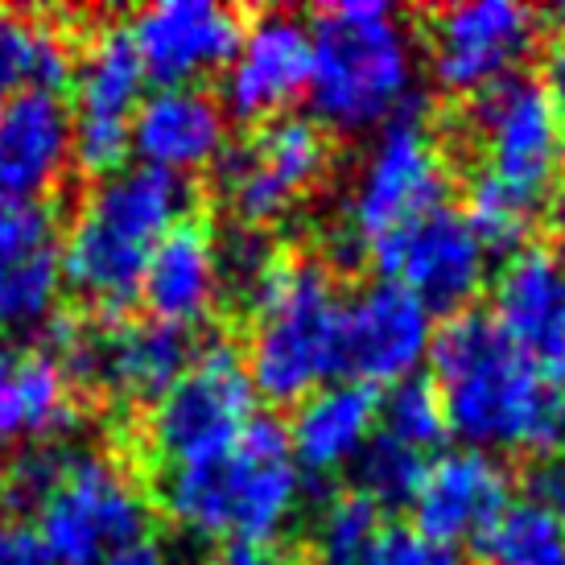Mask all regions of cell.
<instances>
[{"label": "cell", "instance_id": "cell-1", "mask_svg": "<svg viewBox=\"0 0 565 565\" xmlns=\"http://www.w3.org/2000/svg\"><path fill=\"white\" fill-rule=\"evenodd\" d=\"M434 384L467 450L536 455L565 441V388L500 334L491 315L462 310L434 334Z\"/></svg>", "mask_w": 565, "mask_h": 565}, {"label": "cell", "instance_id": "cell-2", "mask_svg": "<svg viewBox=\"0 0 565 565\" xmlns=\"http://www.w3.org/2000/svg\"><path fill=\"white\" fill-rule=\"evenodd\" d=\"M301 471L289 450V429L277 417H252L227 455L194 467H170L161 479V508L186 536L273 545L298 516Z\"/></svg>", "mask_w": 565, "mask_h": 565}, {"label": "cell", "instance_id": "cell-3", "mask_svg": "<svg viewBox=\"0 0 565 565\" xmlns=\"http://www.w3.org/2000/svg\"><path fill=\"white\" fill-rule=\"evenodd\" d=\"M182 178L125 166L83 194L63 232V281L104 315H125L141 298L145 265L161 236L186 220Z\"/></svg>", "mask_w": 565, "mask_h": 565}, {"label": "cell", "instance_id": "cell-4", "mask_svg": "<svg viewBox=\"0 0 565 565\" xmlns=\"http://www.w3.org/2000/svg\"><path fill=\"white\" fill-rule=\"evenodd\" d=\"M310 108L330 132L388 125L413 99L417 54L405 21L380 0H343L322 9L310 30Z\"/></svg>", "mask_w": 565, "mask_h": 565}, {"label": "cell", "instance_id": "cell-5", "mask_svg": "<svg viewBox=\"0 0 565 565\" xmlns=\"http://www.w3.org/2000/svg\"><path fill=\"white\" fill-rule=\"evenodd\" d=\"M248 380L273 405H301L339 372V289L322 260L277 256L248 294Z\"/></svg>", "mask_w": 565, "mask_h": 565}, {"label": "cell", "instance_id": "cell-6", "mask_svg": "<svg viewBox=\"0 0 565 565\" xmlns=\"http://www.w3.org/2000/svg\"><path fill=\"white\" fill-rule=\"evenodd\" d=\"M446 190H450L446 158L434 132L425 128L422 111L408 104L367 149L355 186L347 194L343 232H334L330 239V256L355 268L367 252H376L380 244H388L446 206Z\"/></svg>", "mask_w": 565, "mask_h": 565}, {"label": "cell", "instance_id": "cell-7", "mask_svg": "<svg viewBox=\"0 0 565 565\" xmlns=\"http://www.w3.org/2000/svg\"><path fill=\"white\" fill-rule=\"evenodd\" d=\"M256 417V388L236 343L215 339L194 351L186 376L149 413V446L170 467H194L227 455Z\"/></svg>", "mask_w": 565, "mask_h": 565}, {"label": "cell", "instance_id": "cell-8", "mask_svg": "<svg viewBox=\"0 0 565 565\" xmlns=\"http://www.w3.org/2000/svg\"><path fill=\"white\" fill-rule=\"evenodd\" d=\"M149 503L125 467L75 455L58 491L38 508V536L54 565H108L145 541Z\"/></svg>", "mask_w": 565, "mask_h": 565}, {"label": "cell", "instance_id": "cell-9", "mask_svg": "<svg viewBox=\"0 0 565 565\" xmlns=\"http://www.w3.org/2000/svg\"><path fill=\"white\" fill-rule=\"evenodd\" d=\"M330 166L327 132L310 116H277L252 141L227 145L215 161L223 203L239 223L268 227L298 203Z\"/></svg>", "mask_w": 565, "mask_h": 565}, {"label": "cell", "instance_id": "cell-10", "mask_svg": "<svg viewBox=\"0 0 565 565\" xmlns=\"http://www.w3.org/2000/svg\"><path fill=\"white\" fill-rule=\"evenodd\" d=\"M471 132L483 149V173L541 203L565 158L562 111L545 83L512 75L471 99Z\"/></svg>", "mask_w": 565, "mask_h": 565}, {"label": "cell", "instance_id": "cell-11", "mask_svg": "<svg viewBox=\"0 0 565 565\" xmlns=\"http://www.w3.org/2000/svg\"><path fill=\"white\" fill-rule=\"evenodd\" d=\"M536 46V13L516 0H462L429 21V71L455 95L512 79Z\"/></svg>", "mask_w": 565, "mask_h": 565}, {"label": "cell", "instance_id": "cell-12", "mask_svg": "<svg viewBox=\"0 0 565 565\" xmlns=\"http://www.w3.org/2000/svg\"><path fill=\"white\" fill-rule=\"evenodd\" d=\"M372 256L388 281L422 298L429 315H462L487 285V244L455 206H438Z\"/></svg>", "mask_w": 565, "mask_h": 565}, {"label": "cell", "instance_id": "cell-13", "mask_svg": "<svg viewBox=\"0 0 565 565\" xmlns=\"http://www.w3.org/2000/svg\"><path fill=\"white\" fill-rule=\"evenodd\" d=\"M434 315L401 281L363 285L339 315V372H351L355 384H401L434 347Z\"/></svg>", "mask_w": 565, "mask_h": 565}, {"label": "cell", "instance_id": "cell-14", "mask_svg": "<svg viewBox=\"0 0 565 565\" xmlns=\"http://www.w3.org/2000/svg\"><path fill=\"white\" fill-rule=\"evenodd\" d=\"M315 42L298 13L268 9L239 38L236 58L223 71V116L236 120H277L310 92Z\"/></svg>", "mask_w": 565, "mask_h": 565}, {"label": "cell", "instance_id": "cell-15", "mask_svg": "<svg viewBox=\"0 0 565 565\" xmlns=\"http://www.w3.org/2000/svg\"><path fill=\"white\" fill-rule=\"evenodd\" d=\"M128 38L149 79L190 87L236 58L244 21L215 0H158L128 21Z\"/></svg>", "mask_w": 565, "mask_h": 565}, {"label": "cell", "instance_id": "cell-16", "mask_svg": "<svg viewBox=\"0 0 565 565\" xmlns=\"http://www.w3.org/2000/svg\"><path fill=\"white\" fill-rule=\"evenodd\" d=\"M491 322L541 376L565 388V256L520 248L491 289Z\"/></svg>", "mask_w": 565, "mask_h": 565}, {"label": "cell", "instance_id": "cell-17", "mask_svg": "<svg viewBox=\"0 0 565 565\" xmlns=\"http://www.w3.org/2000/svg\"><path fill=\"white\" fill-rule=\"evenodd\" d=\"M63 294V223L46 203L0 206V330H42Z\"/></svg>", "mask_w": 565, "mask_h": 565}, {"label": "cell", "instance_id": "cell-18", "mask_svg": "<svg viewBox=\"0 0 565 565\" xmlns=\"http://www.w3.org/2000/svg\"><path fill=\"white\" fill-rule=\"evenodd\" d=\"M132 158L145 170L186 182L190 173L215 170L227 149V116L203 87H161L132 111Z\"/></svg>", "mask_w": 565, "mask_h": 565}, {"label": "cell", "instance_id": "cell-19", "mask_svg": "<svg viewBox=\"0 0 565 565\" xmlns=\"http://www.w3.org/2000/svg\"><path fill=\"white\" fill-rule=\"evenodd\" d=\"M508 491H512V479L495 455L450 450L425 471V483L413 500V512H417L413 529L450 550L458 541H479L512 503Z\"/></svg>", "mask_w": 565, "mask_h": 565}, {"label": "cell", "instance_id": "cell-20", "mask_svg": "<svg viewBox=\"0 0 565 565\" xmlns=\"http://www.w3.org/2000/svg\"><path fill=\"white\" fill-rule=\"evenodd\" d=\"M71 111L58 95L21 92L0 104V199L42 203L71 166Z\"/></svg>", "mask_w": 565, "mask_h": 565}, {"label": "cell", "instance_id": "cell-21", "mask_svg": "<svg viewBox=\"0 0 565 565\" xmlns=\"http://www.w3.org/2000/svg\"><path fill=\"white\" fill-rule=\"evenodd\" d=\"M194 363L190 330L158 318H132L95 343V380L128 405H158Z\"/></svg>", "mask_w": 565, "mask_h": 565}, {"label": "cell", "instance_id": "cell-22", "mask_svg": "<svg viewBox=\"0 0 565 565\" xmlns=\"http://www.w3.org/2000/svg\"><path fill=\"white\" fill-rule=\"evenodd\" d=\"M220 260L215 236L199 220H182L170 227L145 265L141 298L158 322L190 330L206 322L220 301Z\"/></svg>", "mask_w": 565, "mask_h": 565}, {"label": "cell", "instance_id": "cell-23", "mask_svg": "<svg viewBox=\"0 0 565 565\" xmlns=\"http://www.w3.org/2000/svg\"><path fill=\"white\" fill-rule=\"evenodd\" d=\"M380 422V396L367 384L343 380V384H322L298 405L289 429V450L298 471L334 475L351 467L372 441V429Z\"/></svg>", "mask_w": 565, "mask_h": 565}, {"label": "cell", "instance_id": "cell-24", "mask_svg": "<svg viewBox=\"0 0 565 565\" xmlns=\"http://www.w3.org/2000/svg\"><path fill=\"white\" fill-rule=\"evenodd\" d=\"M145 66L128 30H99L75 63V120L92 125H132V111L145 99Z\"/></svg>", "mask_w": 565, "mask_h": 565}, {"label": "cell", "instance_id": "cell-25", "mask_svg": "<svg viewBox=\"0 0 565 565\" xmlns=\"http://www.w3.org/2000/svg\"><path fill=\"white\" fill-rule=\"evenodd\" d=\"M75 79V54L63 30L30 13H0V87L58 95Z\"/></svg>", "mask_w": 565, "mask_h": 565}, {"label": "cell", "instance_id": "cell-26", "mask_svg": "<svg viewBox=\"0 0 565 565\" xmlns=\"http://www.w3.org/2000/svg\"><path fill=\"white\" fill-rule=\"evenodd\" d=\"M479 550L491 565H565V524L536 500L508 503Z\"/></svg>", "mask_w": 565, "mask_h": 565}, {"label": "cell", "instance_id": "cell-27", "mask_svg": "<svg viewBox=\"0 0 565 565\" xmlns=\"http://www.w3.org/2000/svg\"><path fill=\"white\" fill-rule=\"evenodd\" d=\"M384 536L380 529V508L360 491H347L318 512L310 550L315 565H367L376 541Z\"/></svg>", "mask_w": 565, "mask_h": 565}, {"label": "cell", "instance_id": "cell-28", "mask_svg": "<svg viewBox=\"0 0 565 565\" xmlns=\"http://www.w3.org/2000/svg\"><path fill=\"white\" fill-rule=\"evenodd\" d=\"M536 199L529 194H520V190L503 186L495 182L491 173H475L471 182V194H467V220L471 227L479 232V239L487 244V252H520L524 248V239L533 232V220H536Z\"/></svg>", "mask_w": 565, "mask_h": 565}, {"label": "cell", "instance_id": "cell-29", "mask_svg": "<svg viewBox=\"0 0 565 565\" xmlns=\"http://www.w3.org/2000/svg\"><path fill=\"white\" fill-rule=\"evenodd\" d=\"M17 384H21V417H25L30 438H54V434L75 429L79 408H75V396H71V376L50 360L46 351L21 355Z\"/></svg>", "mask_w": 565, "mask_h": 565}, {"label": "cell", "instance_id": "cell-30", "mask_svg": "<svg viewBox=\"0 0 565 565\" xmlns=\"http://www.w3.org/2000/svg\"><path fill=\"white\" fill-rule=\"evenodd\" d=\"M351 467H355L360 495H367L376 508H405V503H413L425 483V471H429V462L417 450L401 446L388 434L367 441L363 455Z\"/></svg>", "mask_w": 565, "mask_h": 565}, {"label": "cell", "instance_id": "cell-31", "mask_svg": "<svg viewBox=\"0 0 565 565\" xmlns=\"http://www.w3.org/2000/svg\"><path fill=\"white\" fill-rule=\"evenodd\" d=\"M380 417H384V434L396 438L408 450H434L446 441L450 422H446V405L434 380L408 376L393 384V393L380 401Z\"/></svg>", "mask_w": 565, "mask_h": 565}, {"label": "cell", "instance_id": "cell-32", "mask_svg": "<svg viewBox=\"0 0 565 565\" xmlns=\"http://www.w3.org/2000/svg\"><path fill=\"white\" fill-rule=\"evenodd\" d=\"M71 458L75 455L63 450V446H54V441H38L30 450H21V455L9 462L4 479H0L4 503H9L13 512H38V508L58 491L66 467H71Z\"/></svg>", "mask_w": 565, "mask_h": 565}, {"label": "cell", "instance_id": "cell-33", "mask_svg": "<svg viewBox=\"0 0 565 565\" xmlns=\"http://www.w3.org/2000/svg\"><path fill=\"white\" fill-rule=\"evenodd\" d=\"M215 260H220V281H232L248 298L252 289L260 285V277L277 265V248H273V236H268L265 227L232 223L215 239Z\"/></svg>", "mask_w": 565, "mask_h": 565}, {"label": "cell", "instance_id": "cell-34", "mask_svg": "<svg viewBox=\"0 0 565 565\" xmlns=\"http://www.w3.org/2000/svg\"><path fill=\"white\" fill-rule=\"evenodd\" d=\"M367 565H462L450 545H438L417 529H384Z\"/></svg>", "mask_w": 565, "mask_h": 565}, {"label": "cell", "instance_id": "cell-35", "mask_svg": "<svg viewBox=\"0 0 565 565\" xmlns=\"http://www.w3.org/2000/svg\"><path fill=\"white\" fill-rule=\"evenodd\" d=\"M17 372H21V351H13L9 343H0V446H4V441L25 438Z\"/></svg>", "mask_w": 565, "mask_h": 565}, {"label": "cell", "instance_id": "cell-36", "mask_svg": "<svg viewBox=\"0 0 565 565\" xmlns=\"http://www.w3.org/2000/svg\"><path fill=\"white\" fill-rule=\"evenodd\" d=\"M0 565H54L33 529L0 524Z\"/></svg>", "mask_w": 565, "mask_h": 565}, {"label": "cell", "instance_id": "cell-37", "mask_svg": "<svg viewBox=\"0 0 565 565\" xmlns=\"http://www.w3.org/2000/svg\"><path fill=\"white\" fill-rule=\"evenodd\" d=\"M529 487H533V500L545 503L553 516L565 524V462H541L533 479H529Z\"/></svg>", "mask_w": 565, "mask_h": 565}, {"label": "cell", "instance_id": "cell-38", "mask_svg": "<svg viewBox=\"0 0 565 565\" xmlns=\"http://www.w3.org/2000/svg\"><path fill=\"white\" fill-rule=\"evenodd\" d=\"M206 565H298L289 553L273 550V545H227V550Z\"/></svg>", "mask_w": 565, "mask_h": 565}, {"label": "cell", "instance_id": "cell-39", "mask_svg": "<svg viewBox=\"0 0 565 565\" xmlns=\"http://www.w3.org/2000/svg\"><path fill=\"white\" fill-rule=\"evenodd\" d=\"M108 565H173L170 553L161 550V545H153V541H141V545H132V550L116 553Z\"/></svg>", "mask_w": 565, "mask_h": 565}, {"label": "cell", "instance_id": "cell-40", "mask_svg": "<svg viewBox=\"0 0 565 565\" xmlns=\"http://www.w3.org/2000/svg\"><path fill=\"white\" fill-rule=\"evenodd\" d=\"M550 83H545V92L553 95V104H557V111H565V38L553 46V54H550Z\"/></svg>", "mask_w": 565, "mask_h": 565}, {"label": "cell", "instance_id": "cell-41", "mask_svg": "<svg viewBox=\"0 0 565 565\" xmlns=\"http://www.w3.org/2000/svg\"><path fill=\"white\" fill-rule=\"evenodd\" d=\"M550 223L553 232L565 239V173L553 178V194H550Z\"/></svg>", "mask_w": 565, "mask_h": 565}, {"label": "cell", "instance_id": "cell-42", "mask_svg": "<svg viewBox=\"0 0 565 565\" xmlns=\"http://www.w3.org/2000/svg\"><path fill=\"white\" fill-rule=\"evenodd\" d=\"M553 21H557V25L565 30V0H562V4H553Z\"/></svg>", "mask_w": 565, "mask_h": 565}, {"label": "cell", "instance_id": "cell-43", "mask_svg": "<svg viewBox=\"0 0 565 565\" xmlns=\"http://www.w3.org/2000/svg\"><path fill=\"white\" fill-rule=\"evenodd\" d=\"M0 206H4V199H0Z\"/></svg>", "mask_w": 565, "mask_h": 565}]
</instances>
